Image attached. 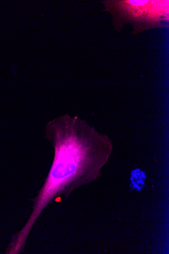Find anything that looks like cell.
Listing matches in <instances>:
<instances>
[{"label":"cell","mask_w":169,"mask_h":254,"mask_svg":"<svg viewBox=\"0 0 169 254\" xmlns=\"http://www.w3.org/2000/svg\"><path fill=\"white\" fill-rule=\"evenodd\" d=\"M45 138L54 149V158L43 186L33 203L32 213L24 227L12 236L14 244L25 248L31 231L46 207L61 196L66 199L80 187L102 176V170L113 150L109 137L78 117L67 114L48 123Z\"/></svg>","instance_id":"6da1fadb"},{"label":"cell","mask_w":169,"mask_h":254,"mask_svg":"<svg viewBox=\"0 0 169 254\" xmlns=\"http://www.w3.org/2000/svg\"><path fill=\"white\" fill-rule=\"evenodd\" d=\"M106 10L113 16L118 31L126 23L134 26V34L144 30L163 27L169 21V1H106Z\"/></svg>","instance_id":"7a4b0ae2"}]
</instances>
